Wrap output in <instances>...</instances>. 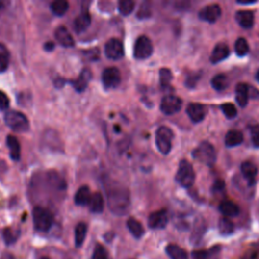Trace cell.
<instances>
[{"instance_id":"8fae6325","label":"cell","mask_w":259,"mask_h":259,"mask_svg":"<svg viewBox=\"0 0 259 259\" xmlns=\"http://www.w3.org/2000/svg\"><path fill=\"white\" fill-rule=\"evenodd\" d=\"M222 14V9L218 4H210L206 7H204L200 13H199V18L202 21L207 22V23H216Z\"/></svg>"},{"instance_id":"7dc6e473","label":"cell","mask_w":259,"mask_h":259,"mask_svg":"<svg viewBox=\"0 0 259 259\" xmlns=\"http://www.w3.org/2000/svg\"><path fill=\"white\" fill-rule=\"evenodd\" d=\"M1 259H15V258H14V256H13L12 254H10V253H5V254L2 255Z\"/></svg>"},{"instance_id":"d6a6232c","label":"cell","mask_w":259,"mask_h":259,"mask_svg":"<svg viewBox=\"0 0 259 259\" xmlns=\"http://www.w3.org/2000/svg\"><path fill=\"white\" fill-rule=\"evenodd\" d=\"M135 8V2L133 0H121L119 2V10L121 14L127 16L131 14Z\"/></svg>"},{"instance_id":"8992f818","label":"cell","mask_w":259,"mask_h":259,"mask_svg":"<svg viewBox=\"0 0 259 259\" xmlns=\"http://www.w3.org/2000/svg\"><path fill=\"white\" fill-rule=\"evenodd\" d=\"M176 181L183 187H190L196 181V173H194L192 165L186 160H182L178 166L176 175Z\"/></svg>"},{"instance_id":"e575fe53","label":"cell","mask_w":259,"mask_h":259,"mask_svg":"<svg viewBox=\"0 0 259 259\" xmlns=\"http://www.w3.org/2000/svg\"><path fill=\"white\" fill-rule=\"evenodd\" d=\"M159 76H160V83L163 87L168 86L170 84V82H171L172 78H173L172 72L169 69H167V68H162L160 70Z\"/></svg>"},{"instance_id":"f1b7e54d","label":"cell","mask_w":259,"mask_h":259,"mask_svg":"<svg viewBox=\"0 0 259 259\" xmlns=\"http://www.w3.org/2000/svg\"><path fill=\"white\" fill-rule=\"evenodd\" d=\"M210 83H212V86L218 90V91H223L224 89H226L229 85V81L228 78L225 74H218L216 76H214V78L210 81Z\"/></svg>"},{"instance_id":"ba28073f","label":"cell","mask_w":259,"mask_h":259,"mask_svg":"<svg viewBox=\"0 0 259 259\" xmlns=\"http://www.w3.org/2000/svg\"><path fill=\"white\" fill-rule=\"evenodd\" d=\"M182 101L174 95H167L161 101L160 109L166 116H172L181 109Z\"/></svg>"},{"instance_id":"5bb4252c","label":"cell","mask_w":259,"mask_h":259,"mask_svg":"<svg viewBox=\"0 0 259 259\" xmlns=\"http://www.w3.org/2000/svg\"><path fill=\"white\" fill-rule=\"evenodd\" d=\"M55 38L58 43L65 48H71L74 46V39L65 26H59L55 30Z\"/></svg>"},{"instance_id":"9a60e30c","label":"cell","mask_w":259,"mask_h":259,"mask_svg":"<svg viewBox=\"0 0 259 259\" xmlns=\"http://www.w3.org/2000/svg\"><path fill=\"white\" fill-rule=\"evenodd\" d=\"M230 55V50H229V47L227 44L225 43H219L212 52V55H210V62L213 64H217L225 59L228 58V56Z\"/></svg>"},{"instance_id":"bcb514c9","label":"cell","mask_w":259,"mask_h":259,"mask_svg":"<svg viewBox=\"0 0 259 259\" xmlns=\"http://www.w3.org/2000/svg\"><path fill=\"white\" fill-rule=\"evenodd\" d=\"M64 83H65V80H63V79H61V78L55 81V85H56L57 87H62V86L64 85Z\"/></svg>"},{"instance_id":"4316f807","label":"cell","mask_w":259,"mask_h":259,"mask_svg":"<svg viewBox=\"0 0 259 259\" xmlns=\"http://www.w3.org/2000/svg\"><path fill=\"white\" fill-rule=\"evenodd\" d=\"M87 225L85 223H79L75 228V246L81 247L86 238Z\"/></svg>"},{"instance_id":"d4e9b609","label":"cell","mask_w":259,"mask_h":259,"mask_svg":"<svg viewBox=\"0 0 259 259\" xmlns=\"http://www.w3.org/2000/svg\"><path fill=\"white\" fill-rule=\"evenodd\" d=\"M243 140H244V137H243V134L240 131H237V130H231L228 133H227L225 137V144L227 147H235V146L240 145Z\"/></svg>"},{"instance_id":"1f68e13d","label":"cell","mask_w":259,"mask_h":259,"mask_svg":"<svg viewBox=\"0 0 259 259\" xmlns=\"http://www.w3.org/2000/svg\"><path fill=\"white\" fill-rule=\"evenodd\" d=\"M235 52L238 56L244 57L249 52V45L244 38H239L235 43Z\"/></svg>"},{"instance_id":"277c9868","label":"cell","mask_w":259,"mask_h":259,"mask_svg":"<svg viewBox=\"0 0 259 259\" xmlns=\"http://www.w3.org/2000/svg\"><path fill=\"white\" fill-rule=\"evenodd\" d=\"M192 156L197 161H199L200 163H203L207 166L214 165L217 160V154L214 146L208 142L201 143L199 147L193 150Z\"/></svg>"},{"instance_id":"3957f363","label":"cell","mask_w":259,"mask_h":259,"mask_svg":"<svg viewBox=\"0 0 259 259\" xmlns=\"http://www.w3.org/2000/svg\"><path fill=\"white\" fill-rule=\"evenodd\" d=\"M4 122L12 131L16 133H26L29 130V123L24 113L18 110H9L5 113Z\"/></svg>"},{"instance_id":"ac0fdd59","label":"cell","mask_w":259,"mask_h":259,"mask_svg":"<svg viewBox=\"0 0 259 259\" xmlns=\"http://www.w3.org/2000/svg\"><path fill=\"white\" fill-rule=\"evenodd\" d=\"M91 71L89 69H84L82 73L80 74V76L72 82V85L75 90L78 92L84 91L89 83V81L91 80Z\"/></svg>"},{"instance_id":"836d02e7","label":"cell","mask_w":259,"mask_h":259,"mask_svg":"<svg viewBox=\"0 0 259 259\" xmlns=\"http://www.w3.org/2000/svg\"><path fill=\"white\" fill-rule=\"evenodd\" d=\"M221 109H222L223 113L227 119L231 120V119L236 118V116H237V108L233 104H230V103L223 104L221 105Z\"/></svg>"},{"instance_id":"6da1fadb","label":"cell","mask_w":259,"mask_h":259,"mask_svg":"<svg viewBox=\"0 0 259 259\" xmlns=\"http://www.w3.org/2000/svg\"><path fill=\"white\" fill-rule=\"evenodd\" d=\"M107 201L110 210L115 215L123 216L128 213L130 207V193L127 189L117 188L110 190L107 194Z\"/></svg>"},{"instance_id":"c3c4849f","label":"cell","mask_w":259,"mask_h":259,"mask_svg":"<svg viewBox=\"0 0 259 259\" xmlns=\"http://www.w3.org/2000/svg\"><path fill=\"white\" fill-rule=\"evenodd\" d=\"M3 8H4V4H3V2L0 1V12L3 10Z\"/></svg>"},{"instance_id":"5b68a950","label":"cell","mask_w":259,"mask_h":259,"mask_svg":"<svg viewBox=\"0 0 259 259\" xmlns=\"http://www.w3.org/2000/svg\"><path fill=\"white\" fill-rule=\"evenodd\" d=\"M173 132L168 127H160L155 136V142L158 150L163 155L169 154L172 149V140H173Z\"/></svg>"},{"instance_id":"484cf974","label":"cell","mask_w":259,"mask_h":259,"mask_svg":"<svg viewBox=\"0 0 259 259\" xmlns=\"http://www.w3.org/2000/svg\"><path fill=\"white\" fill-rule=\"evenodd\" d=\"M127 227H128L129 231L131 232V234L137 239L141 238L144 235V233H145L142 224L139 221H137L136 219H134V218H130L127 221Z\"/></svg>"},{"instance_id":"7bdbcfd3","label":"cell","mask_w":259,"mask_h":259,"mask_svg":"<svg viewBox=\"0 0 259 259\" xmlns=\"http://www.w3.org/2000/svg\"><path fill=\"white\" fill-rule=\"evenodd\" d=\"M192 257L193 259H207V253L204 250H198L192 252Z\"/></svg>"},{"instance_id":"603a6c76","label":"cell","mask_w":259,"mask_h":259,"mask_svg":"<svg viewBox=\"0 0 259 259\" xmlns=\"http://www.w3.org/2000/svg\"><path fill=\"white\" fill-rule=\"evenodd\" d=\"M88 207H89V209H90L91 213H94V214L103 213L104 207V202L103 194L100 192L93 193Z\"/></svg>"},{"instance_id":"f546056e","label":"cell","mask_w":259,"mask_h":259,"mask_svg":"<svg viewBox=\"0 0 259 259\" xmlns=\"http://www.w3.org/2000/svg\"><path fill=\"white\" fill-rule=\"evenodd\" d=\"M50 7L54 14L58 16H62L68 11L69 3L67 1H65V0H57V1L51 3Z\"/></svg>"},{"instance_id":"f907efd6","label":"cell","mask_w":259,"mask_h":259,"mask_svg":"<svg viewBox=\"0 0 259 259\" xmlns=\"http://www.w3.org/2000/svg\"><path fill=\"white\" fill-rule=\"evenodd\" d=\"M41 259H50V258H49V257H43V258H41Z\"/></svg>"},{"instance_id":"ab89813d","label":"cell","mask_w":259,"mask_h":259,"mask_svg":"<svg viewBox=\"0 0 259 259\" xmlns=\"http://www.w3.org/2000/svg\"><path fill=\"white\" fill-rule=\"evenodd\" d=\"M9 65L8 56L5 53H0V73L7 70Z\"/></svg>"},{"instance_id":"ee69618b","label":"cell","mask_w":259,"mask_h":259,"mask_svg":"<svg viewBox=\"0 0 259 259\" xmlns=\"http://www.w3.org/2000/svg\"><path fill=\"white\" fill-rule=\"evenodd\" d=\"M225 189V183L223 181H217L214 185H213V190L214 192H221L222 190Z\"/></svg>"},{"instance_id":"7c38bea8","label":"cell","mask_w":259,"mask_h":259,"mask_svg":"<svg viewBox=\"0 0 259 259\" xmlns=\"http://www.w3.org/2000/svg\"><path fill=\"white\" fill-rule=\"evenodd\" d=\"M168 224V214L165 209L152 213L148 219V225L151 229H163Z\"/></svg>"},{"instance_id":"d590c367","label":"cell","mask_w":259,"mask_h":259,"mask_svg":"<svg viewBox=\"0 0 259 259\" xmlns=\"http://www.w3.org/2000/svg\"><path fill=\"white\" fill-rule=\"evenodd\" d=\"M91 259H108L106 249L102 245H97L93 251Z\"/></svg>"},{"instance_id":"ffe728a7","label":"cell","mask_w":259,"mask_h":259,"mask_svg":"<svg viewBox=\"0 0 259 259\" xmlns=\"http://www.w3.org/2000/svg\"><path fill=\"white\" fill-rule=\"evenodd\" d=\"M241 171L243 176H244L245 180L248 181V183L251 185L254 183L255 181V177L257 175V167L254 163L249 161L244 162L241 165Z\"/></svg>"},{"instance_id":"4fadbf2b","label":"cell","mask_w":259,"mask_h":259,"mask_svg":"<svg viewBox=\"0 0 259 259\" xmlns=\"http://www.w3.org/2000/svg\"><path fill=\"white\" fill-rule=\"evenodd\" d=\"M186 113L193 123H200L206 118L207 107L202 104H189Z\"/></svg>"},{"instance_id":"44dd1931","label":"cell","mask_w":259,"mask_h":259,"mask_svg":"<svg viewBox=\"0 0 259 259\" xmlns=\"http://www.w3.org/2000/svg\"><path fill=\"white\" fill-rule=\"evenodd\" d=\"M91 197H92V194H91L89 187L86 185H83L77 190L74 201H75V204L78 206H88L91 200Z\"/></svg>"},{"instance_id":"60d3db41","label":"cell","mask_w":259,"mask_h":259,"mask_svg":"<svg viewBox=\"0 0 259 259\" xmlns=\"http://www.w3.org/2000/svg\"><path fill=\"white\" fill-rule=\"evenodd\" d=\"M8 106H9V100L7 95L3 91L0 90V109L5 110L8 108Z\"/></svg>"},{"instance_id":"8d00e7d4","label":"cell","mask_w":259,"mask_h":259,"mask_svg":"<svg viewBox=\"0 0 259 259\" xmlns=\"http://www.w3.org/2000/svg\"><path fill=\"white\" fill-rule=\"evenodd\" d=\"M16 238H18V236L14 235L13 231L10 228H6L3 230V239L7 245L13 244V243L16 241Z\"/></svg>"},{"instance_id":"4dcf8cb0","label":"cell","mask_w":259,"mask_h":259,"mask_svg":"<svg viewBox=\"0 0 259 259\" xmlns=\"http://www.w3.org/2000/svg\"><path fill=\"white\" fill-rule=\"evenodd\" d=\"M219 230L222 235H230L234 231V224L228 218H222L219 221Z\"/></svg>"},{"instance_id":"7402d4cb","label":"cell","mask_w":259,"mask_h":259,"mask_svg":"<svg viewBox=\"0 0 259 259\" xmlns=\"http://www.w3.org/2000/svg\"><path fill=\"white\" fill-rule=\"evenodd\" d=\"M7 147L9 149L10 158L14 161H19L21 159V144L14 136H8L7 140Z\"/></svg>"},{"instance_id":"83f0119b","label":"cell","mask_w":259,"mask_h":259,"mask_svg":"<svg viewBox=\"0 0 259 259\" xmlns=\"http://www.w3.org/2000/svg\"><path fill=\"white\" fill-rule=\"evenodd\" d=\"M166 252L171 259H188V255L181 247L170 244L166 247Z\"/></svg>"},{"instance_id":"f35d334b","label":"cell","mask_w":259,"mask_h":259,"mask_svg":"<svg viewBox=\"0 0 259 259\" xmlns=\"http://www.w3.org/2000/svg\"><path fill=\"white\" fill-rule=\"evenodd\" d=\"M151 15V11H150V7L148 6L147 3H144L141 8H140V11L138 12V18L140 20H143V19H147V18H150Z\"/></svg>"},{"instance_id":"52a82bcc","label":"cell","mask_w":259,"mask_h":259,"mask_svg":"<svg viewBox=\"0 0 259 259\" xmlns=\"http://www.w3.org/2000/svg\"><path fill=\"white\" fill-rule=\"evenodd\" d=\"M153 53V45L151 40L146 37L141 36L137 39L134 47V57L138 60L148 59Z\"/></svg>"},{"instance_id":"d6986e66","label":"cell","mask_w":259,"mask_h":259,"mask_svg":"<svg viewBox=\"0 0 259 259\" xmlns=\"http://www.w3.org/2000/svg\"><path fill=\"white\" fill-rule=\"evenodd\" d=\"M249 100V87L245 83H239L236 86V101L237 104L244 107L247 105Z\"/></svg>"},{"instance_id":"9c48e42d","label":"cell","mask_w":259,"mask_h":259,"mask_svg":"<svg viewBox=\"0 0 259 259\" xmlns=\"http://www.w3.org/2000/svg\"><path fill=\"white\" fill-rule=\"evenodd\" d=\"M104 53L110 60H120L125 55L124 45L119 39H110L105 44Z\"/></svg>"},{"instance_id":"cb8c5ba5","label":"cell","mask_w":259,"mask_h":259,"mask_svg":"<svg viewBox=\"0 0 259 259\" xmlns=\"http://www.w3.org/2000/svg\"><path fill=\"white\" fill-rule=\"evenodd\" d=\"M220 210L223 215H225L227 218L228 217H236L240 213L239 207L231 202V201H224L220 205Z\"/></svg>"},{"instance_id":"74e56055","label":"cell","mask_w":259,"mask_h":259,"mask_svg":"<svg viewBox=\"0 0 259 259\" xmlns=\"http://www.w3.org/2000/svg\"><path fill=\"white\" fill-rule=\"evenodd\" d=\"M250 135L253 146L256 148H259V126H254L251 128Z\"/></svg>"},{"instance_id":"2e32d148","label":"cell","mask_w":259,"mask_h":259,"mask_svg":"<svg viewBox=\"0 0 259 259\" xmlns=\"http://www.w3.org/2000/svg\"><path fill=\"white\" fill-rule=\"evenodd\" d=\"M235 19L243 28H251L254 25V13L250 10L237 11Z\"/></svg>"},{"instance_id":"681fc988","label":"cell","mask_w":259,"mask_h":259,"mask_svg":"<svg viewBox=\"0 0 259 259\" xmlns=\"http://www.w3.org/2000/svg\"><path fill=\"white\" fill-rule=\"evenodd\" d=\"M256 78H257L258 82H259V70H258V71H257V73H256Z\"/></svg>"},{"instance_id":"30bf717a","label":"cell","mask_w":259,"mask_h":259,"mask_svg":"<svg viewBox=\"0 0 259 259\" xmlns=\"http://www.w3.org/2000/svg\"><path fill=\"white\" fill-rule=\"evenodd\" d=\"M103 83L104 86L107 89L116 88L121 83V73L118 68L109 67L106 68L103 73Z\"/></svg>"},{"instance_id":"f6af8a7d","label":"cell","mask_w":259,"mask_h":259,"mask_svg":"<svg viewBox=\"0 0 259 259\" xmlns=\"http://www.w3.org/2000/svg\"><path fill=\"white\" fill-rule=\"evenodd\" d=\"M54 47H55V45H54L53 42H48L44 46L46 51H52V50H54Z\"/></svg>"},{"instance_id":"e0dca14e","label":"cell","mask_w":259,"mask_h":259,"mask_svg":"<svg viewBox=\"0 0 259 259\" xmlns=\"http://www.w3.org/2000/svg\"><path fill=\"white\" fill-rule=\"evenodd\" d=\"M91 24V16L88 13V11H83L79 16L75 19L74 21V30L77 34H81V32L85 31Z\"/></svg>"},{"instance_id":"b9f144b4","label":"cell","mask_w":259,"mask_h":259,"mask_svg":"<svg viewBox=\"0 0 259 259\" xmlns=\"http://www.w3.org/2000/svg\"><path fill=\"white\" fill-rule=\"evenodd\" d=\"M199 78H200V75L197 76V74H193L191 77H188L187 78V80H186V85L188 87H193L194 85L197 84Z\"/></svg>"},{"instance_id":"7a4b0ae2","label":"cell","mask_w":259,"mask_h":259,"mask_svg":"<svg viewBox=\"0 0 259 259\" xmlns=\"http://www.w3.org/2000/svg\"><path fill=\"white\" fill-rule=\"evenodd\" d=\"M32 220H34L35 229L39 232H48L54 222L50 210L42 207H36L32 210Z\"/></svg>"}]
</instances>
